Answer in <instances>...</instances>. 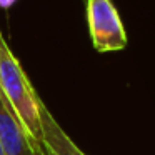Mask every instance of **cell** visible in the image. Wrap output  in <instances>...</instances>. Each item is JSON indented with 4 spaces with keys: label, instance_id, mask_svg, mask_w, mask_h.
Segmentation results:
<instances>
[{
    "label": "cell",
    "instance_id": "obj_4",
    "mask_svg": "<svg viewBox=\"0 0 155 155\" xmlns=\"http://www.w3.org/2000/svg\"><path fill=\"white\" fill-rule=\"evenodd\" d=\"M40 122L45 155H85L67 135V132L60 127V124L55 120V117L50 114L44 102L40 104Z\"/></svg>",
    "mask_w": 155,
    "mask_h": 155
},
{
    "label": "cell",
    "instance_id": "obj_2",
    "mask_svg": "<svg viewBox=\"0 0 155 155\" xmlns=\"http://www.w3.org/2000/svg\"><path fill=\"white\" fill-rule=\"evenodd\" d=\"M85 14L92 45L98 54L120 52L127 47V32L112 0H85Z\"/></svg>",
    "mask_w": 155,
    "mask_h": 155
},
{
    "label": "cell",
    "instance_id": "obj_6",
    "mask_svg": "<svg viewBox=\"0 0 155 155\" xmlns=\"http://www.w3.org/2000/svg\"><path fill=\"white\" fill-rule=\"evenodd\" d=\"M0 155H5V152H4V147H2V143H0Z\"/></svg>",
    "mask_w": 155,
    "mask_h": 155
},
{
    "label": "cell",
    "instance_id": "obj_1",
    "mask_svg": "<svg viewBox=\"0 0 155 155\" xmlns=\"http://www.w3.org/2000/svg\"><path fill=\"white\" fill-rule=\"evenodd\" d=\"M0 90L30 137L44 148V134L40 122L42 98L35 92L30 78L22 68L18 58L8 47L5 37L0 30Z\"/></svg>",
    "mask_w": 155,
    "mask_h": 155
},
{
    "label": "cell",
    "instance_id": "obj_3",
    "mask_svg": "<svg viewBox=\"0 0 155 155\" xmlns=\"http://www.w3.org/2000/svg\"><path fill=\"white\" fill-rule=\"evenodd\" d=\"M0 143L5 155H45L0 90Z\"/></svg>",
    "mask_w": 155,
    "mask_h": 155
},
{
    "label": "cell",
    "instance_id": "obj_5",
    "mask_svg": "<svg viewBox=\"0 0 155 155\" xmlns=\"http://www.w3.org/2000/svg\"><path fill=\"white\" fill-rule=\"evenodd\" d=\"M17 0H0V8H10L12 5H15Z\"/></svg>",
    "mask_w": 155,
    "mask_h": 155
}]
</instances>
